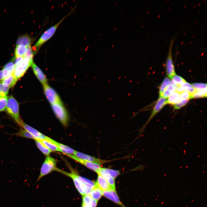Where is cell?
I'll return each instance as SVG.
<instances>
[{
	"instance_id": "f1b7e54d",
	"label": "cell",
	"mask_w": 207,
	"mask_h": 207,
	"mask_svg": "<svg viewBox=\"0 0 207 207\" xmlns=\"http://www.w3.org/2000/svg\"><path fill=\"white\" fill-rule=\"evenodd\" d=\"M207 92V88L202 90L196 91L192 94V98L206 97Z\"/></svg>"
},
{
	"instance_id": "1f68e13d",
	"label": "cell",
	"mask_w": 207,
	"mask_h": 207,
	"mask_svg": "<svg viewBox=\"0 0 207 207\" xmlns=\"http://www.w3.org/2000/svg\"><path fill=\"white\" fill-rule=\"evenodd\" d=\"M193 87L196 91H199L207 88L206 83H195L192 84Z\"/></svg>"
},
{
	"instance_id": "d4e9b609",
	"label": "cell",
	"mask_w": 207,
	"mask_h": 207,
	"mask_svg": "<svg viewBox=\"0 0 207 207\" xmlns=\"http://www.w3.org/2000/svg\"><path fill=\"white\" fill-rule=\"evenodd\" d=\"M13 135L25 138L35 139L30 133L22 127L18 132L14 134Z\"/></svg>"
},
{
	"instance_id": "4fadbf2b",
	"label": "cell",
	"mask_w": 207,
	"mask_h": 207,
	"mask_svg": "<svg viewBox=\"0 0 207 207\" xmlns=\"http://www.w3.org/2000/svg\"><path fill=\"white\" fill-rule=\"evenodd\" d=\"M31 66L34 74L42 85L47 84V79L41 69L33 62Z\"/></svg>"
},
{
	"instance_id": "ba28073f",
	"label": "cell",
	"mask_w": 207,
	"mask_h": 207,
	"mask_svg": "<svg viewBox=\"0 0 207 207\" xmlns=\"http://www.w3.org/2000/svg\"><path fill=\"white\" fill-rule=\"evenodd\" d=\"M43 86L44 94L51 105L61 101L56 91L47 83Z\"/></svg>"
},
{
	"instance_id": "ffe728a7",
	"label": "cell",
	"mask_w": 207,
	"mask_h": 207,
	"mask_svg": "<svg viewBox=\"0 0 207 207\" xmlns=\"http://www.w3.org/2000/svg\"><path fill=\"white\" fill-rule=\"evenodd\" d=\"M32 42V38L27 35L19 37L17 40L16 46L22 45L26 47L30 46Z\"/></svg>"
},
{
	"instance_id": "4dcf8cb0",
	"label": "cell",
	"mask_w": 207,
	"mask_h": 207,
	"mask_svg": "<svg viewBox=\"0 0 207 207\" xmlns=\"http://www.w3.org/2000/svg\"><path fill=\"white\" fill-rule=\"evenodd\" d=\"M189 99H192V95L187 90H185L180 93L179 101Z\"/></svg>"
},
{
	"instance_id": "4316f807",
	"label": "cell",
	"mask_w": 207,
	"mask_h": 207,
	"mask_svg": "<svg viewBox=\"0 0 207 207\" xmlns=\"http://www.w3.org/2000/svg\"><path fill=\"white\" fill-rule=\"evenodd\" d=\"M171 81L168 78L166 77L164 79L160 87L159 97H162L164 91L168 86L171 84Z\"/></svg>"
},
{
	"instance_id": "9c48e42d",
	"label": "cell",
	"mask_w": 207,
	"mask_h": 207,
	"mask_svg": "<svg viewBox=\"0 0 207 207\" xmlns=\"http://www.w3.org/2000/svg\"><path fill=\"white\" fill-rule=\"evenodd\" d=\"M167 103V99L162 97H159L157 100L152 112L147 120L141 129V133L143 132L150 120Z\"/></svg>"
},
{
	"instance_id": "5b68a950",
	"label": "cell",
	"mask_w": 207,
	"mask_h": 207,
	"mask_svg": "<svg viewBox=\"0 0 207 207\" xmlns=\"http://www.w3.org/2000/svg\"><path fill=\"white\" fill-rule=\"evenodd\" d=\"M71 13L68 14L56 24L51 27L45 31L36 43L34 46L35 48L37 49L39 48L51 38L61 23Z\"/></svg>"
},
{
	"instance_id": "836d02e7",
	"label": "cell",
	"mask_w": 207,
	"mask_h": 207,
	"mask_svg": "<svg viewBox=\"0 0 207 207\" xmlns=\"http://www.w3.org/2000/svg\"><path fill=\"white\" fill-rule=\"evenodd\" d=\"M92 200L89 194L85 195L83 196L82 206H87Z\"/></svg>"
},
{
	"instance_id": "ab89813d",
	"label": "cell",
	"mask_w": 207,
	"mask_h": 207,
	"mask_svg": "<svg viewBox=\"0 0 207 207\" xmlns=\"http://www.w3.org/2000/svg\"><path fill=\"white\" fill-rule=\"evenodd\" d=\"M82 207H89V206H82Z\"/></svg>"
},
{
	"instance_id": "603a6c76",
	"label": "cell",
	"mask_w": 207,
	"mask_h": 207,
	"mask_svg": "<svg viewBox=\"0 0 207 207\" xmlns=\"http://www.w3.org/2000/svg\"><path fill=\"white\" fill-rule=\"evenodd\" d=\"M27 47L22 45L16 46L14 53L15 57H24L26 51Z\"/></svg>"
},
{
	"instance_id": "8d00e7d4",
	"label": "cell",
	"mask_w": 207,
	"mask_h": 207,
	"mask_svg": "<svg viewBox=\"0 0 207 207\" xmlns=\"http://www.w3.org/2000/svg\"><path fill=\"white\" fill-rule=\"evenodd\" d=\"M106 168L114 179L116 178L120 174V172L118 170L108 168Z\"/></svg>"
},
{
	"instance_id": "7402d4cb",
	"label": "cell",
	"mask_w": 207,
	"mask_h": 207,
	"mask_svg": "<svg viewBox=\"0 0 207 207\" xmlns=\"http://www.w3.org/2000/svg\"><path fill=\"white\" fill-rule=\"evenodd\" d=\"M49 137H48L47 139L39 140L51 152L57 151L60 152V151L58 147L49 140Z\"/></svg>"
},
{
	"instance_id": "44dd1931",
	"label": "cell",
	"mask_w": 207,
	"mask_h": 207,
	"mask_svg": "<svg viewBox=\"0 0 207 207\" xmlns=\"http://www.w3.org/2000/svg\"><path fill=\"white\" fill-rule=\"evenodd\" d=\"M89 194L92 199L98 201L103 195V191L95 184Z\"/></svg>"
},
{
	"instance_id": "8fae6325",
	"label": "cell",
	"mask_w": 207,
	"mask_h": 207,
	"mask_svg": "<svg viewBox=\"0 0 207 207\" xmlns=\"http://www.w3.org/2000/svg\"><path fill=\"white\" fill-rule=\"evenodd\" d=\"M74 155L83 160L99 164L100 165L108 162V161L97 158L93 156L76 151L74 153Z\"/></svg>"
},
{
	"instance_id": "8992f818",
	"label": "cell",
	"mask_w": 207,
	"mask_h": 207,
	"mask_svg": "<svg viewBox=\"0 0 207 207\" xmlns=\"http://www.w3.org/2000/svg\"><path fill=\"white\" fill-rule=\"evenodd\" d=\"M69 172L59 169L58 172L70 178L72 180L76 189L82 196L85 195V188L84 185L78 177V173L71 170Z\"/></svg>"
},
{
	"instance_id": "ac0fdd59",
	"label": "cell",
	"mask_w": 207,
	"mask_h": 207,
	"mask_svg": "<svg viewBox=\"0 0 207 207\" xmlns=\"http://www.w3.org/2000/svg\"><path fill=\"white\" fill-rule=\"evenodd\" d=\"M103 195L114 202L124 207L120 201L116 191L112 189L103 191Z\"/></svg>"
},
{
	"instance_id": "484cf974",
	"label": "cell",
	"mask_w": 207,
	"mask_h": 207,
	"mask_svg": "<svg viewBox=\"0 0 207 207\" xmlns=\"http://www.w3.org/2000/svg\"><path fill=\"white\" fill-rule=\"evenodd\" d=\"M34 140L37 146L41 151L44 155L47 156H49L51 152L39 140L35 139Z\"/></svg>"
},
{
	"instance_id": "83f0119b",
	"label": "cell",
	"mask_w": 207,
	"mask_h": 207,
	"mask_svg": "<svg viewBox=\"0 0 207 207\" xmlns=\"http://www.w3.org/2000/svg\"><path fill=\"white\" fill-rule=\"evenodd\" d=\"M171 83L172 84L175 86L177 88L180 87L181 85L186 82L185 80L180 76L175 75L172 78Z\"/></svg>"
},
{
	"instance_id": "7a4b0ae2",
	"label": "cell",
	"mask_w": 207,
	"mask_h": 207,
	"mask_svg": "<svg viewBox=\"0 0 207 207\" xmlns=\"http://www.w3.org/2000/svg\"><path fill=\"white\" fill-rule=\"evenodd\" d=\"M5 109L7 113L20 125L22 121L20 115L19 103L12 95L8 97Z\"/></svg>"
},
{
	"instance_id": "f35d334b",
	"label": "cell",
	"mask_w": 207,
	"mask_h": 207,
	"mask_svg": "<svg viewBox=\"0 0 207 207\" xmlns=\"http://www.w3.org/2000/svg\"><path fill=\"white\" fill-rule=\"evenodd\" d=\"M98 201L92 199L88 206L89 207H96Z\"/></svg>"
},
{
	"instance_id": "277c9868",
	"label": "cell",
	"mask_w": 207,
	"mask_h": 207,
	"mask_svg": "<svg viewBox=\"0 0 207 207\" xmlns=\"http://www.w3.org/2000/svg\"><path fill=\"white\" fill-rule=\"evenodd\" d=\"M57 163L56 159L49 155L47 156L42 166L39 175L36 182L53 171L57 172L59 168L56 167Z\"/></svg>"
},
{
	"instance_id": "d6a6232c",
	"label": "cell",
	"mask_w": 207,
	"mask_h": 207,
	"mask_svg": "<svg viewBox=\"0 0 207 207\" xmlns=\"http://www.w3.org/2000/svg\"><path fill=\"white\" fill-rule=\"evenodd\" d=\"M9 89V87L5 86L0 82V96H7Z\"/></svg>"
},
{
	"instance_id": "e575fe53",
	"label": "cell",
	"mask_w": 207,
	"mask_h": 207,
	"mask_svg": "<svg viewBox=\"0 0 207 207\" xmlns=\"http://www.w3.org/2000/svg\"><path fill=\"white\" fill-rule=\"evenodd\" d=\"M33 53L32 47L30 46L27 47L26 51L24 57L33 60Z\"/></svg>"
},
{
	"instance_id": "74e56055",
	"label": "cell",
	"mask_w": 207,
	"mask_h": 207,
	"mask_svg": "<svg viewBox=\"0 0 207 207\" xmlns=\"http://www.w3.org/2000/svg\"><path fill=\"white\" fill-rule=\"evenodd\" d=\"M180 87H182L185 90H187L188 89L193 87L192 85L187 82L181 84Z\"/></svg>"
},
{
	"instance_id": "cb8c5ba5",
	"label": "cell",
	"mask_w": 207,
	"mask_h": 207,
	"mask_svg": "<svg viewBox=\"0 0 207 207\" xmlns=\"http://www.w3.org/2000/svg\"><path fill=\"white\" fill-rule=\"evenodd\" d=\"M180 93L177 91L172 93L167 99V103L174 105L179 101Z\"/></svg>"
},
{
	"instance_id": "f546056e",
	"label": "cell",
	"mask_w": 207,
	"mask_h": 207,
	"mask_svg": "<svg viewBox=\"0 0 207 207\" xmlns=\"http://www.w3.org/2000/svg\"><path fill=\"white\" fill-rule=\"evenodd\" d=\"M8 97L7 96H0V112L5 110Z\"/></svg>"
},
{
	"instance_id": "5bb4252c",
	"label": "cell",
	"mask_w": 207,
	"mask_h": 207,
	"mask_svg": "<svg viewBox=\"0 0 207 207\" xmlns=\"http://www.w3.org/2000/svg\"><path fill=\"white\" fill-rule=\"evenodd\" d=\"M101 175L106 180L112 189L116 191L114 179L112 176L106 168H101L97 173Z\"/></svg>"
},
{
	"instance_id": "e0dca14e",
	"label": "cell",
	"mask_w": 207,
	"mask_h": 207,
	"mask_svg": "<svg viewBox=\"0 0 207 207\" xmlns=\"http://www.w3.org/2000/svg\"><path fill=\"white\" fill-rule=\"evenodd\" d=\"M98 176L95 184L102 191H106L112 189L108 183L100 175L98 174Z\"/></svg>"
},
{
	"instance_id": "d6986e66",
	"label": "cell",
	"mask_w": 207,
	"mask_h": 207,
	"mask_svg": "<svg viewBox=\"0 0 207 207\" xmlns=\"http://www.w3.org/2000/svg\"><path fill=\"white\" fill-rule=\"evenodd\" d=\"M1 80L0 82L4 86L9 88L13 87L18 80L12 73Z\"/></svg>"
},
{
	"instance_id": "7c38bea8",
	"label": "cell",
	"mask_w": 207,
	"mask_h": 207,
	"mask_svg": "<svg viewBox=\"0 0 207 207\" xmlns=\"http://www.w3.org/2000/svg\"><path fill=\"white\" fill-rule=\"evenodd\" d=\"M20 126L22 127L30 133L35 137V139H46L48 138V137L46 136L35 129L25 123L23 121L22 122Z\"/></svg>"
},
{
	"instance_id": "30bf717a",
	"label": "cell",
	"mask_w": 207,
	"mask_h": 207,
	"mask_svg": "<svg viewBox=\"0 0 207 207\" xmlns=\"http://www.w3.org/2000/svg\"><path fill=\"white\" fill-rule=\"evenodd\" d=\"M66 155L85 166L88 168L93 171L97 173L100 169L101 168V165L98 164L83 160L77 158L73 155Z\"/></svg>"
},
{
	"instance_id": "6da1fadb",
	"label": "cell",
	"mask_w": 207,
	"mask_h": 207,
	"mask_svg": "<svg viewBox=\"0 0 207 207\" xmlns=\"http://www.w3.org/2000/svg\"><path fill=\"white\" fill-rule=\"evenodd\" d=\"M14 68L13 74L18 80L24 74L33 62L31 60L24 57H15Z\"/></svg>"
},
{
	"instance_id": "52a82bcc",
	"label": "cell",
	"mask_w": 207,
	"mask_h": 207,
	"mask_svg": "<svg viewBox=\"0 0 207 207\" xmlns=\"http://www.w3.org/2000/svg\"><path fill=\"white\" fill-rule=\"evenodd\" d=\"M173 42V39H172L170 44L166 62V67L167 74L168 77L171 79L174 76L176 75L175 71L172 55Z\"/></svg>"
},
{
	"instance_id": "2e32d148",
	"label": "cell",
	"mask_w": 207,
	"mask_h": 207,
	"mask_svg": "<svg viewBox=\"0 0 207 207\" xmlns=\"http://www.w3.org/2000/svg\"><path fill=\"white\" fill-rule=\"evenodd\" d=\"M49 140L53 143L55 144L58 147L60 152H62L65 155H72L74 154L76 150L70 147L59 143L52 139L49 138Z\"/></svg>"
},
{
	"instance_id": "9a60e30c",
	"label": "cell",
	"mask_w": 207,
	"mask_h": 207,
	"mask_svg": "<svg viewBox=\"0 0 207 207\" xmlns=\"http://www.w3.org/2000/svg\"><path fill=\"white\" fill-rule=\"evenodd\" d=\"M14 65L13 62H9L6 64L2 70H0V80H2L10 74L14 70Z\"/></svg>"
},
{
	"instance_id": "d590c367",
	"label": "cell",
	"mask_w": 207,
	"mask_h": 207,
	"mask_svg": "<svg viewBox=\"0 0 207 207\" xmlns=\"http://www.w3.org/2000/svg\"><path fill=\"white\" fill-rule=\"evenodd\" d=\"M189 99H185L179 101L174 105L175 109H179L185 105L188 102Z\"/></svg>"
},
{
	"instance_id": "3957f363",
	"label": "cell",
	"mask_w": 207,
	"mask_h": 207,
	"mask_svg": "<svg viewBox=\"0 0 207 207\" xmlns=\"http://www.w3.org/2000/svg\"><path fill=\"white\" fill-rule=\"evenodd\" d=\"M51 108L56 117L62 124L66 127L69 116L67 110L61 101L51 105Z\"/></svg>"
}]
</instances>
